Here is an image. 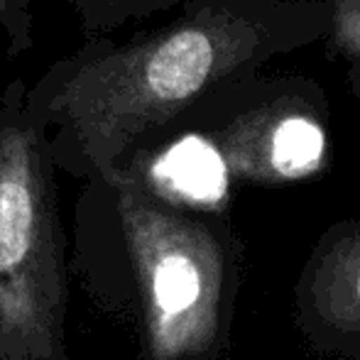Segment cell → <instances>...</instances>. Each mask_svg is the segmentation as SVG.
<instances>
[{
  "label": "cell",
  "instance_id": "277c9868",
  "mask_svg": "<svg viewBox=\"0 0 360 360\" xmlns=\"http://www.w3.org/2000/svg\"><path fill=\"white\" fill-rule=\"evenodd\" d=\"M189 128L228 181L287 186L328 167V96L307 76L255 74L228 86L174 130Z\"/></svg>",
  "mask_w": 360,
  "mask_h": 360
},
{
  "label": "cell",
  "instance_id": "ba28073f",
  "mask_svg": "<svg viewBox=\"0 0 360 360\" xmlns=\"http://www.w3.org/2000/svg\"><path fill=\"white\" fill-rule=\"evenodd\" d=\"M37 0H0V34L8 57H20L32 47V8Z\"/></svg>",
  "mask_w": 360,
  "mask_h": 360
},
{
  "label": "cell",
  "instance_id": "7a4b0ae2",
  "mask_svg": "<svg viewBox=\"0 0 360 360\" xmlns=\"http://www.w3.org/2000/svg\"><path fill=\"white\" fill-rule=\"evenodd\" d=\"M74 267L103 309L133 316L143 360H221L245 275L228 218L176 204L133 162L84 179Z\"/></svg>",
  "mask_w": 360,
  "mask_h": 360
},
{
  "label": "cell",
  "instance_id": "5b68a950",
  "mask_svg": "<svg viewBox=\"0 0 360 360\" xmlns=\"http://www.w3.org/2000/svg\"><path fill=\"white\" fill-rule=\"evenodd\" d=\"M292 319L314 356L360 360V218L319 233L294 282Z\"/></svg>",
  "mask_w": 360,
  "mask_h": 360
},
{
  "label": "cell",
  "instance_id": "6da1fadb",
  "mask_svg": "<svg viewBox=\"0 0 360 360\" xmlns=\"http://www.w3.org/2000/svg\"><path fill=\"white\" fill-rule=\"evenodd\" d=\"M169 25L118 44L86 37L34 86L54 162L76 179L103 176L150 140L272 59L321 42L323 0H184Z\"/></svg>",
  "mask_w": 360,
  "mask_h": 360
},
{
  "label": "cell",
  "instance_id": "52a82bcc",
  "mask_svg": "<svg viewBox=\"0 0 360 360\" xmlns=\"http://www.w3.org/2000/svg\"><path fill=\"white\" fill-rule=\"evenodd\" d=\"M86 37H103L133 20H145L184 0H69Z\"/></svg>",
  "mask_w": 360,
  "mask_h": 360
},
{
  "label": "cell",
  "instance_id": "3957f363",
  "mask_svg": "<svg viewBox=\"0 0 360 360\" xmlns=\"http://www.w3.org/2000/svg\"><path fill=\"white\" fill-rule=\"evenodd\" d=\"M27 91L15 79L0 94V360H69L59 167Z\"/></svg>",
  "mask_w": 360,
  "mask_h": 360
},
{
  "label": "cell",
  "instance_id": "8992f818",
  "mask_svg": "<svg viewBox=\"0 0 360 360\" xmlns=\"http://www.w3.org/2000/svg\"><path fill=\"white\" fill-rule=\"evenodd\" d=\"M326 34L321 42L338 59L348 89L360 98V0H323Z\"/></svg>",
  "mask_w": 360,
  "mask_h": 360
}]
</instances>
